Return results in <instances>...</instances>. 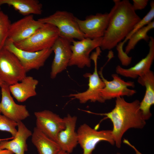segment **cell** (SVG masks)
<instances>
[{"mask_svg": "<svg viewBox=\"0 0 154 154\" xmlns=\"http://www.w3.org/2000/svg\"><path fill=\"white\" fill-rule=\"evenodd\" d=\"M108 24L102 37L100 48L110 50L127 36L141 19L128 0H114Z\"/></svg>", "mask_w": 154, "mask_h": 154, "instance_id": "cell-1", "label": "cell"}, {"mask_svg": "<svg viewBox=\"0 0 154 154\" xmlns=\"http://www.w3.org/2000/svg\"><path fill=\"white\" fill-rule=\"evenodd\" d=\"M140 102L136 100L131 102H127L123 97L116 98L114 108L110 112L97 113L84 111L90 114L103 116L104 119H109L112 123V137L116 147L119 148L124 134L131 128L141 129L146 122L139 108Z\"/></svg>", "mask_w": 154, "mask_h": 154, "instance_id": "cell-2", "label": "cell"}, {"mask_svg": "<svg viewBox=\"0 0 154 154\" xmlns=\"http://www.w3.org/2000/svg\"><path fill=\"white\" fill-rule=\"evenodd\" d=\"M76 17L72 13L66 11L58 10L48 16L37 20L43 23H48L55 26L58 30L59 37L71 42L77 39L84 38L76 20Z\"/></svg>", "mask_w": 154, "mask_h": 154, "instance_id": "cell-3", "label": "cell"}, {"mask_svg": "<svg viewBox=\"0 0 154 154\" xmlns=\"http://www.w3.org/2000/svg\"><path fill=\"white\" fill-rule=\"evenodd\" d=\"M59 37V30L55 26L44 23L29 38L14 44L21 50L37 52L51 48Z\"/></svg>", "mask_w": 154, "mask_h": 154, "instance_id": "cell-4", "label": "cell"}, {"mask_svg": "<svg viewBox=\"0 0 154 154\" xmlns=\"http://www.w3.org/2000/svg\"><path fill=\"white\" fill-rule=\"evenodd\" d=\"M101 52L100 47H98L90 56V59L94 63V71L92 74L86 73L84 75V77L88 80V89L83 92L70 94L68 97L72 100L77 99L81 104L85 103L88 101L102 103L105 102L100 94V91L104 87L105 84L97 70L98 59Z\"/></svg>", "mask_w": 154, "mask_h": 154, "instance_id": "cell-5", "label": "cell"}, {"mask_svg": "<svg viewBox=\"0 0 154 154\" xmlns=\"http://www.w3.org/2000/svg\"><path fill=\"white\" fill-rule=\"evenodd\" d=\"M26 73L14 54L4 48L0 50V79L5 83L10 86L19 82Z\"/></svg>", "mask_w": 154, "mask_h": 154, "instance_id": "cell-6", "label": "cell"}, {"mask_svg": "<svg viewBox=\"0 0 154 154\" xmlns=\"http://www.w3.org/2000/svg\"><path fill=\"white\" fill-rule=\"evenodd\" d=\"M3 48L16 56L26 72L33 69L38 70L43 66L53 52L51 48L37 52L24 50L17 48L7 39Z\"/></svg>", "mask_w": 154, "mask_h": 154, "instance_id": "cell-7", "label": "cell"}, {"mask_svg": "<svg viewBox=\"0 0 154 154\" xmlns=\"http://www.w3.org/2000/svg\"><path fill=\"white\" fill-rule=\"evenodd\" d=\"M77 133L78 143L83 149V154H92L97 145L101 141L108 142L113 145L115 144L112 130L98 131L85 123L80 125Z\"/></svg>", "mask_w": 154, "mask_h": 154, "instance_id": "cell-8", "label": "cell"}, {"mask_svg": "<svg viewBox=\"0 0 154 154\" xmlns=\"http://www.w3.org/2000/svg\"><path fill=\"white\" fill-rule=\"evenodd\" d=\"M102 37L94 39L85 38L72 42V56L68 66H76L79 68L90 67L91 60L90 54L94 49L101 45Z\"/></svg>", "mask_w": 154, "mask_h": 154, "instance_id": "cell-9", "label": "cell"}, {"mask_svg": "<svg viewBox=\"0 0 154 154\" xmlns=\"http://www.w3.org/2000/svg\"><path fill=\"white\" fill-rule=\"evenodd\" d=\"M98 72L105 84L104 87L100 91L101 96L105 102L119 97L131 96L136 93L135 90L129 88L135 87L134 82L125 81L117 74H112V80L109 81L104 77L102 68Z\"/></svg>", "mask_w": 154, "mask_h": 154, "instance_id": "cell-10", "label": "cell"}, {"mask_svg": "<svg viewBox=\"0 0 154 154\" xmlns=\"http://www.w3.org/2000/svg\"><path fill=\"white\" fill-rule=\"evenodd\" d=\"M109 13H97L87 16L84 20L76 17L79 28L85 38L94 39L102 37L107 28Z\"/></svg>", "mask_w": 154, "mask_h": 154, "instance_id": "cell-11", "label": "cell"}, {"mask_svg": "<svg viewBox=\"0 0 154 154\" xmlns=\"http://www.w3.org/2000/svg\"><path fill=\"white\" fill-rule=\"evenodd\" d=\"M36 127L48 137L56 142L58 133L65 128L63 118L48 110L36 112Z\"/></svg>", "mask_w": 154, "mask_h": 154, "instance_id": "cell-12", "label": "cell"}, {"mask_svg": "<svg viewBox=\"0 0 154 154\" xmlns=\"http://www.w3.org/2000/svg\"><path fill=\"white\" fill-rule=\"evenodd\" d=\"M71 44V41L59 37L52 47L54 56L51 67V78H55L68 66L72 54Z\"/></svg>", "mask_w": 154, "mask_h": 154, "instance_id": "cell-13", "label": "cell"}, {"mask_svg": "<svg viewBox=\"0 0 154 154\" xmlns=\"http://www.w3.org/2000/svg\"><path fill=\"white\" fill-rule=\"evenodd\" d=\"M1 99L0 112L3 115L17 122L22 121L30 116L25 105L16 104L12 97L9 85L4 83L1 87Z\"/></svg>", "mask_w": 154, "mask_h": 154, "instance_id": "cell-14", "label": "cell"}, {"mask_svg": "<svg viewBox=\"0 0 154 154\" xmlns=\"http://www.w3.org/2000/svg\"><path fill=\"white\" fill-rule=\"evenodd\" d=\"M35 20L33 15L25 16L12 23L10 26L7 39L14 43L29 37L44 24Z\"/></svg>", "mask_w": 154, "mask_h": 154, "instance_id": "cell-15", "label": "cell"}, {"mask_svg": "<svg viewBox=\"0 0 154 154\" xmlns=\"http://www.w3.org/2000/svg\"><path fill=\"white\" fill-rule=\"evenodd\" d=\"M63 119L65 128L58 134L56 142L61 150L71 153L78 143V134L75 131L77 118L68 114Z\"/></svg>", "mask_w": 154, "mask_h": 154, "instance_id": "cell-16", "label": "cell"}, {"mask_svg": "<svg viewBox=\"0 0 154 154\" xmlns=\"http://www.w3.org/2000/svg\"><path fill=\"white\" fill-rule=\"evenodd\" d=\"M149 50L146 56L133 66L128 68L117 66L116 69L117 74L125 77L133 79L144 75L150 70L154 59V38L149 37Z\"/></svg>", "mask_w": 154, "mask_h": 154, "instance_id": "cell-17", "label": "cell"}, {"mask_svg": "<svg viewBox=\"0 0 154 154\" xmlns=\"http://www.w3.org/2000/svg\"><path fill=\"white\" fill-rule=\"evenodd\" d=\"M17 123L16 134L11 140L0 141V149L8 150L15 154H25L28 150L27 140L32 133L22 121Z\"/></svg>", "mask_w": 154, "mask_h": 154, "instance_id": "cell-18", "label": "cell"}, {"mask_svg": "<svg viewBox=\"0 0 154 154\" xmlns=\"http://www.w3.org/2000/svg\"><path fill=\"white\" fill-rule=\"evenodd\" d=\"M137 82L145 88L144 97L140 102L139 108L146 120L151 116L150 108L154 104V74L151 70L138 78Z\"/></svg>", "mask_w": 154, "mask_h": 154, "instance_id": "cell-19", "label": "cell"}, {"mask_svg": "<svg viewBox=\"0 0 154 154\" xmlns=\"http://www.w3.org/2000/svg\"><path fill=\"white\" fill-rule=\"evenodd\" d=\"M20 82L9 86L11 93L18 102H23L37 95L38 80L32 76H26Z\"/></svg>", "mask_w": 154, "mask_h": 154, "instance_id": "cell-20", "label": "cell"}, {"mask_svg": "<svg viewBox=\"0 0 154 154\" xmlns=\"http://www.w3.org/2000/svg\"><path fill=\"white\" fill-rule=\"evenodd\" d=\"M31 141L38 154H56L60 148L57 143L38 129L34 128Z\"/></svg>", "mask_w": 154, "mask_h": 154, "instance_id": "cell-21", "label": "cell"}, {"mask_svg": "<svg viewBox=\"0 0 154 154\" xmlns=\"http://www.w3.org/2000/svg\"><path fill=\"white\" fill-rule=\"evenodd\" d=\"M5 4L12 6L25 16L42 13V5L37 0H0V8Z\"/></svg>", "mask_w": 154, "mask_h": 154, "instance_id": "cell-22", "label": "cell"}, {"mask_svg": "<svg viewBox=\"0 0 154 154\" xmlns=\"http://www.w3.org/2000/svg\"><path fill=\"white\" fill-rule=\"evenodd\" d=\"M154 28V21H153L135 32L128 39V43L125 48V52L128 54L134 49L137 43L141 40L145 41L149 40V37L147 33Z\"/></svg>", "mask_w": 154, "mask_h": 154, "instance_id": "cell-23", "label": "cell"}, {"mask_svg": "<svg viewBox=\"0 0 154 154\" xmlns=\"http://www.w3.org/2000/svg\"><path fill=\"white\" fill-rule=\"evenodd\" d=\"M11 24L8 15L0 10V50L7 39Z\"/></svg>", "mask_w": 154, "mask_h": 154, "instance_id": "cell-24", "label": "cell"}, {"mask_svg": "<svg viewBox=\"0 0 154 154\" xmlns=\"http://www.w3.org/2000/svg\"><path fill=\"white\" fill-rule=\"evenodd\" d=\"M151 8L147 14L136 24L133 29L123 42L125 43L128 40L131 35L141 28L145 26L151 22L154 18V1H152L150 3Z\"/></svg>", "mask_w": 154, "mask_h": 154, "instance_id": "cell-25", "label": "cell"}, {"mask_svg": "<svg viewBox=\"0 0 154 154\" xmlns=\"http://www.w3.org/2000/svg\"><path fill=\"white\" fill-rule=\"evenodd\" d=\"M17 122L0 114V130L9 132L14 137L17 132Z\"/></svg>", "mask_w": 154, "mask_h": 154, "instance_id": "cell-26", "label": "cell"}, {"mask_svg": "<svg viewBox=\"0 0 154 154\" xmlns=\"http://www.w3.org/2000/svg\"><path fill=\"white\" fill-rule=\"evenodd\" d=\"M124 44L123 42H121L116 47L117 52L118 56L121 64L124 66H127L130 64L132 57L128 56L123 50V46Z\"/></svg>", "mask_w": 154, "mask_h": 154, "instance_id": "cell-27", "label": "cell"}, {"mask_svg": "<svg viewBox=\"0 0 154 154\" xmlns=\"http://www.w3.org/2000/svg\"><path fill=\"white\" fill-rule=\"evenodd\" d=\"M132 7L134 10H141L144 9L147 5L148 0H133Z\"/></svg>", "mask_w": 154, "mask_h": 154, "instance_id": "cell-28", "label": "cell"}, {"mask_svg": "<svg viewBox=\"0 0 154 154\" xmlns=\"http://www.w3.org/2000/svg\"><path fill=\"white\" fill-rule=\"evenodd\" d=\"M123 142L125 144L128 145L131 147L132 148H133L135 151L136 154H142L141 153H140L133 145H132L129 142V141L128 140L125 139H124L123 140Z\"/></svg>", "mask_w": 154, "mask_h": 154, "instance_id": "cell-29", "label": "cell"}, {"mask_svg": "<svg viewBox=\"0 0 154 154\" xmlns=\"http://www.w3.org/2000/svg\"><path fill=\"white\" fill-rule=\"evenodd\" d=\"M11 151L6 149H0V154H13Z\"/></svg>", "mask_w": 154, "mask_h": 154, "instance_id": "cell-30", "label": "cell"}, {"mask_svg": "<svg viewBox=\"0 0 154 154\" xmlns=\"http://www.w3.org/2000/svg\"><path fill=\"white\" fill-rule=\"evenodd\" d=\"M56 154H71V153L61 150Z\"/></svg>", "mask_w": 154, "mask_h": 154, "instance_id": "cell-31", "label": "cell"}, {"mask_svg": "<svg viewBox=\"0 0 154 154\" xmlns=\"http://www.w3.org/2000/svg\"><path fill=\"white\" fill-rule=\"evenodd\" d=\"M13 137H10V138H8L3 139H0V142L1 141H3V140H9L10 139H12L13 138Z\"/></svg>", "mask_w": 154, "mask_h": 154, "instance_id": "cell-32", "label": "cell"}, {"mask_svg": "<svg viewBox=\"0 0 154 154\" xmlns=\"http://www.w3.org/2000/svg\"><path fill=\"white\" fill-rule=\"evenodd\" d=\"M4 83H5L0 79V87Z\"/></svg>", "mask_w": 154, "mask_h": 154, "instance_id": "cell-33", "label": "cell"}, {"mask_svg": "<svg viewBox=\"0 0 154 154\" xmlns=\"http://www.w3.org/2000/svg\"><path fill=\"white\" fill-rule=\"evenodd\" d=\"M117 154H121L120 153H117Z\"/></svg>", "mask_w": 154, "mask_h": 154, "instance_id": "cell-34", "label": "cell"}, {"mask_svg": "<svg viewBox=\"0 0 154 154\" xmlns=\"http://www.w3.org/2000/svg\"><path fill=\"white\" fill-rule=\"evenodd\" d=\"M0 113H1V112H0Z\"/></svg>", "mask_w": 154, "mask_h": 154, "instance_id": "cell-35", "label": "cell"}]
</instances>
